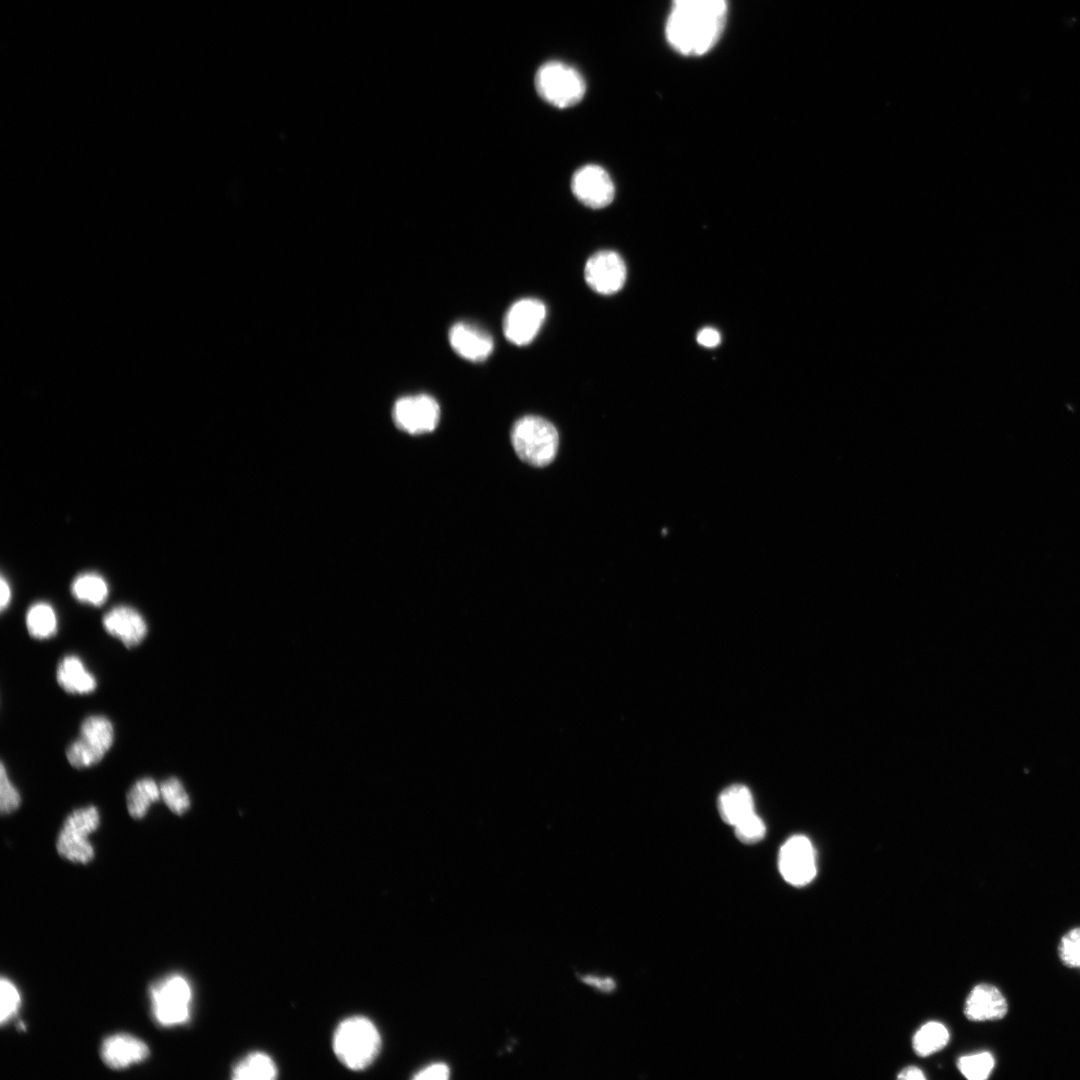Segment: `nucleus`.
Instances as JSON below:
<instances>
[{
    "label": "nucleus",
    "instance_id": "nucleus-1",
    "mask_svg": "<svg viewBox=\"0 0 1080 1080\" xmlns=\"http://www.w3.org/2000/svg\"><path fill=\"white\" fill-rule=\"evenodd\" d=\"M726 17V0H673L665 28L667 40L683 55H703L719 40Z\"/></svg>",
    "mask_w": 1080,
    "mask_h": 1080
},
{
    "label": "nucleus",
    "instance_id": "nucleus-2",
    "mask_svg": "<svg viewBox=\"0 0 1080 1080\" xmlns=\"http://www.w3.org/2000/svg\"><path fill=\"white\" fill-rule=\"evenodd\" d=\"M381 1038L375 1025L367 1018L355 1016L343 1020L333 1037L337 1058L348 1068L361 1070L376 1058Z\"/></svg>",
    "mask_w": 1080,
    "mask_h": 1080
},
{
    "label": "nucleus",
    "instance_id": "nucleus-3",
    "mask_svg": "<svg viewBox=\"0 0 1080 1080\" xmlns=\"http://www.w3.org/2000/svg\"><path fill=\"white\" fill-rule=\"evenodd\" d=\"M511 443L517 456L525 463L544 467L557 455L559 434L548 420L534 415L518 419L511 430Z\"/></svg>",
    "mask_w": 1080,
    "mask_h": 1080
},
{
    "label": "nucleus",
    "instance_id": "nucleus-4",
    "mask_svg": "<svg viewBox=\"0 0 1080 1080\" xmlns=\"http://www.w3.org/2000/svg\"><path fill=\"white\" fill-rule=\"evenodd\" d=\"M535 87L544 101L558 108L576 105L586 90L582 75L560 61L547 62L537 70Z\"/></svg>",
    "mask_w": 1080,
    "mask_h": 1080
},
{
    "label": "nucleus",
    "instance_id": "nucleus-5",
    "mask_svg": "<svg viewBox=\"0 0 1080 1080\" xmlns=\"http://www.w3.org/2000/svg\"><path fill=\"white\" fill-rule=\"evenodd\" d=\"M100 825L97 807L89 805L72 811L59 831L56 848L59 855L74 863H89L95 855L89 835Z\"/></svg>",
    "mask_w": 1080,
    "mask_h": 1080
},
{
    "label": "nucleus",
    "instance_id": "nucleus-6",
    "mask_svg": "<svg viewBox=\"0 0 1080 1080\" xmlns=\"http://www.w3.org/2000/svg\"><path fill=\"white\" fill-rule=\"evenodd\" d=\"M191 998V986L182 975H170L153 984L150 999L155 1021L166 1027L187 1022Z\"/></svg>",
    "mask_w": 1080,
    "mask_h": 1080
},
{
    "label": "nucleus",
    "instance_id": "nucleus-7",
    "mask_svg": "<svg viewBox=\"0 0 1080 1080\" xmlns=\"http://www.w3.org/2000/svg\"><path fill=\"white\" fill-rule=\"evenodd\" d=\"M113 742L112 722L103 715H91L81 723L79 736L68 746L66 757L73 767L88 768L103 759Z\"/></svg>",
    "mask_w": 1080,
    "mask_h": 1080
},
{
    "label": "nucleus",
    "instance_id": "nucleus-8",
    "mask_svg": "<svg viewBox=\"0 0 1080 1080\" xmlns=\"http://www.w3.org/2000/svg\"><path fill=\"white\" fill-rule=\"evenodd\" d=\"M778 867L783 879L793 886H805L816 876V853L804 835H794L779 851Z\"/></svg>",
    "mask_w": 1080,
    "mask_h": 1080
},
{
    "label": "nucleus",
    "instance_id": "nucleus-9",
    "mask_svg": "<svg viewBox=\"0 0 1080 1080\" xmlns=\"http://www.w3.org/2000/svg\"><path fill=\"white\" fill-rule=\"evenodd\" d=\"M545 304L536 298H522L507 310L503 320V332L507 340L517 346L531 343L546 318Z\"/></svg>",
    "mask_w": 1080,
    "mask_h": 1080
},
{
    "label": "nucleus",
    "instance_id": "nucleus-10",
    "mask_svg": "<svg viewBox=\"0 0 1080 1080\" xmlns=\"http://www.w3.org/2000/svg\"><path fill=\"white\" fill-rule=\"evenodd\" d=\"M396 426L409 434L432 432L440 420V406L430 395L418 394L398 399L393 407Z\"/></svg>",
    "mask_w": 1080,
    "mask_h": 1080
},
{
    "label": "nucleus",
    "instance_id": "nucleus-11",
    "mask_svg": "<svg viewBox=\"0 0 1080 1080\" xmlns=\"http://www.w3.org/2000/svg\"><path fill=\"white\" fill-rule=\"evenodd\" d=\"M626 265L621 256L611 250L593 254L586 262L584 277L588 286L598 294L612 295L626 281Z\"/></svg>",
    "mask_w": 1080,
    "mask_h": 1080
},
{
    "label": "nucleus",
    "instance_id": "nucleus-12",
    "mask_svg": "<svg viewBox=\"0 0 1080 1080\" xmlns=\"http://www.w3.org/2000/svg\"><path fill=\"white\" fill-rule=\"evenodd\" d=\"M574 196L585 206L599 209L609 205L615 195L614 183L602 167L588 164L575 171L571 179Z\"/></svg>",
    "mask_w": 1080,
    "mask_h": 1080
},
{
    "label": "nucleus",
    "instance_id": "nucleus-13",
    "mask_svg": "<svg viewBox=\"0 0 1080 1080\" xmlns=\"http://www.w3.org/2000/svg\"><path fill=\"white\" fill-rule=\"evenodd\" d=\"M452 349L463 359L481 362L493 351L491 335L482 328L466 322H457L449 330Z\"/></svg>",
    "mask_w": 1080,
    "mask_h": 1080
},
{
    "label": "nucleus",
    "instance_id": "nucleus-14",
    "mask_svg": "<svg viewBox=\"0 0 1080 1080\" xmlns=\"http://www.w3.org/2000/svg\"><path fill=\"white\" fill-rule=\"evenodd\" d=\"M1007 1013L1005 996L996 986L987 983L976 985L964 1004V1014L973 1022L998 1021Z\"/></svg>",
    "mask_w": 1080,
    "mask_h": 1080
},
{
    "label": "nucleus",
    "instance_id": "nucleus-15",
    "mask_svg": "<svg viewBox=\"0 0 1080 1080\" xmlns=\"http://www.w3.org/2000/svg\"><path fill=\"white\" fill-rule=\"evenodd\" d=\"M103 627L128 648L138 645L147 634V625L142 615L134 608L124 605L116 606L104 615Z\"/></svg>",
    "mask_w": 1080,
    "mask_h": 1080
},
{
    "label": "nucleus",
    "instance_id": "nucleus-16",
    "mask_svg": "<svg viewBox=\"0 0 1080 1080\" xmlns=\"http://www.w3.org/2000/svg\"><path fill=\"white\" fill-rule=\"evenodd\" d=\"M149 1055L148 1046L129 1034L107 1037L101 1046V1058L112 1069H124L144 1061Z\"/></svg>",
    "mask_w": 1080,
    "mask_h": 1080
},
{
    "label": "nucleus",
    "instance_id": "nucleus-17",
    "mask_svg": "<svg viewBox=\"0 0 1080 1080\" xmlns=\"http://www.w3.org/2000/svg\"><path fill=\"white\" fill-rule=\"evenodd\" d=\"M56 679L60 687L70 694H89L97 687L94 675L75 655L65 656L58 664Z\"/></svg>",
    "mask_w": 1080,
    "mask_h": 1080
},
{
    "label": "nucleus",
    "instance_id": "nucleus-18",
    "mask_svg": "<svg viewBox=\"0 0 1080 1080\" xmlns=\"http://www.w3.org/2000/svg\"><path fill=\"white\" fill-rule=\"evenodd\" d=\"M717 808L721 819L734 826L755 812L751 791L742 784H733L719 795Z\"/></svg>",
    "mask_w": 1080,
    "mask_h": 1080
},
{
    "label": "nucleus",
    "instance_id": "nucleus-19",
    "mask_svg": "<svg viewBox=\"0 0 1080 1080\" xmlns=\"http://www.w3.org/2000/svg\"><path fill=\"white\" fill-rule=\"evenodd\" d=\"M160 798V785L150 777L141 778L131 786L127 793V810L132 818L142 819L151 805Z\"/></svg>",
    "mask_w": 1080,
    "mask_h": 1080
},
{
    "label": "nucleus",
    "instance_id": "nucleus-20",
    "mask_svg": "<svg viewBox=\"0 0 1080 1080\" xmlns=\"http://www.w3.org/2000/svg\"><path fill=\"white\" fill-rule=\"evenodd\" d=\"M276 1077L274 1061L262 1052L247 1055L232 1070V1078L235 1080H273Z\"/></svg>",
    "mask_w": 1080,
    "mask_h": 1080
},
{
    "label": "nucleus",
    "instance_id": "nucleus-21",
    "mask_svg": "<svg viewBox=\"0 0 1080 1080\" xmlns=\"http://www.w3.org/2000/svg\"><path fill=\"white\" fill-rule=\"evenodd\" d=\"M71 592L80 602L101 606L108 598L109 589L102 576L87 572L78 575L73 580Z\"/></svg>",
    "mask_w": 1080,
    "mask_h": 1080
},
{
    "label": "nucleus",
    "instance_id": "nucleus-22",
    "mask_svg": "<svg viewBox=\"0 0 1080 1080\" xmlns=\"http://www.w3.org/2000/svg\"><path fill=\"white\" fill-rule=\"evenodd\" d=\"M949 1041V1032L940 1022L930 1021L922 1025L913 1037V1049L919 1056H929L943 1049Z\"/></svg>",
    "mask_w": 1080,
    "mask_h": 1080
},
{
    "label": "nucleus",
    "instance_id": "nucleus-23",
    "mask_svg": "<svg viewBox=\"0 0 1080 1080\" xmlns=\"http://www.w3.org/2000/svg\"><path fill=\"white\" fill-rule=\"evenodd\" d=\"M26 626L29 634L36 639H47L57 631V616L53 607L46 602L33 604L26 614Z\"/></svg>",
    "mask_w": 1080,
    "mask_h": 1080
},
{
    "label": "nucleus",
    "instance_id": "nucleus-24",
    "mask_svg": "<svg viewBox=\"0 0 1080 1080\" xmlns=\"http://www.w3.org/2000/svg\"><path fill=\"white\" fill-rule=\"evenodd\" d=\"M957 1066L961 1074L969 1080H985L995 1066L994 1056L987 1051L960 1057Z\"/></svg>",
    "mask_w": 1080,
    "mask_h": 1080
},
{
    "label": "nucleus",
    "instance_id": "nucleus-25",
    "mask_svg": "<svg viewBox=\"0 0 1080 1080\" xmlns=\"http://www.w3.org/2000/svg\"><path fill=\"white\" fill-rule=\"evenodd\" d=\"M161 799L176 815H183L190 808V798L177 777H169L160 784Z\"/></svg>",
    "mask_w": 1080,
    "mask_h": 1080
},
{
    "label": "nucleus",
    "instance_id": "nucleus-26",
    "mask_svg": "<svg viewBox=\"0 0 1080 1080\" xmlns=\"http://www.w3.org/2000/svg\"><path fill=\"white\" fill-rule=\"evenodd\" d=\"M1058 957L1069 968H1080V926L1067 931L1057 947Z\"/></svg>",
    "mask_w": 1080,
    "mask_h": 1080
},
{
    "label": "nucleus",
    "instance_id": "nucleus-27",
    "mask_svg": "<svg viewBox=\"0 0 1080 1080\" xmlns=\"http://www.w3.org/2000/svg\"><path fill=\"white\" fill-rule=\"evenodd\" d=\"M733 828L735 836L745 844L757 843L766 834L765 823L756 812L738 822Z\"/></svg>",
    "mask_w": 1080,
    "mask_h": 1080
},
{
    "label": "nucleus",
    "instance_id": "nucleus-28",
    "mask_svg": "<svg viewBox=\"0 0 1080 1080\" xmlns=\"http://www.w3.org/2000/svg\"><path fill=\"white\" fill-rule=\"evenodd\" d=\"M21 796L17 788L11 782L4 763L0 768V810L2 814H10L18 809Z\"/></svg>",
    "mask_w": 1080,
    "mask_h": 1080
},
{
    "label": "nucleus",
    "instance_id": "nucleus-29",
    "mask_svg": "<svg viewBox=\"0 0 1080 1080\" xmlns=\"http://www.w3.org/2000/svg\"><path fill=\"white\" fill-rule=\"evenodd\" d=\"M0 990V1022L2 1025H4L17 1012L20 1005V995L14 984L5 977L1 978Z\"/></svg>",
    "mask_w": 1080,
    "mask_h": 1080
},
{
    "label": "nucleus",
    "instance_id": "nucleus-30",
    "mask_svg": "<svg viewBox=\"0 0 1080 1080\" xmlns=\"http://www.w3.org/2000/svg\"><path fill=\"white\" fill-rule=\"evenodd\" d=\"M449 1077V1068L444 1063H435L419 1071L414 1079L418 1080H445Z\"/></svg>",
    "mask_w": 1080,
    "mask_h": 1080
},
{
    "label": "nucleus",
    "instance_id": "nucleus-31",
    "mask_svg": "<svg viewBox=\"0 0 1080 1080\" xmlns=\"http://www.w3.org/2000/svg\"><path fill=\"white\" fill-rule=\"evenodd\" d=\"M720 341V333L714 328H703L697 334V342L706 348H713L717 346Z\"/></svg>",
    "mask_w": 1080,
    "mask_h": 1080
},
{
    "label": "nucleus",
    "instance_id": "nucleus-32",
    "mask_svg": "<svg viewBox=\"0 0 1080 1080\" xmlns=\"http://www.w3.org/2000/svg\"><path fill=\"white\" fill-rule=\"evenodd\" d=\"M583 981L591 986H594L602 991H611L615 988V982L611 978H600L596 976H585Z\"/></svg>",
    "mask_w": 1080,
    "mask_h": 1080
},
{
    "label": "nucleus",
    "instance_id": "nucleus-33",
    "mask_svg": "<svg viewBox=\"0 0 1080 1080\" xmlns=\"http://www.w3.org/2000/svg\"><path fill=\"white\" fill-rule=\"evenodd\" d=\"M897 1078L909 1080H924L926 1079V1076L920 1068L915 1066H908L899 1073Z\"/></svg>",
    "mask_w": 1080,
    "mask_h": 1080
},
{
    "label": "nucleus",
    "instance_id": "nucleus-34",
    "mask_svg": "<svg viewBox=\"0 0 1080 1080\" xmlns=\"http://www.w3.org/2000/svg\"><path fill=\"white\" fill-rule=\"evenodd\" d=\"M0 591H1L0 606H1V610L3 611L4 609H6V607L8 606V604H9V602L11 600L10 585H9L8 581L5 579L4 575L1 576Z\"/></svg>",
    "mask_w": 1080,
    "mask_h": 1080
},
{
    "label": "nucleus",
    "instance_id": "nucleus-35",
    "mask_svg": "<svg viewBox=\"0 0 1080 1080\" xmlns=\"http://www.w3.org/2000/svg\"><path fill=\"white\" fill-rule=\"evenodd\" d=\"M18 1027H19V1029H21V1030H25V1025L23 1024V1022H19V1023H18Z\"/></svg>",
    "mask_w": 1080,
    "mask_h": 1080
}]
</instances>
